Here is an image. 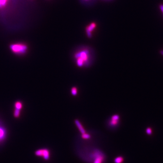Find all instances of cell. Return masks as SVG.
<instances>
[{"label":"cell","instance_id":"cell-1","mask_svg":"<svg viewBox=\"0 0 163 163\" xmlns=\"http://www.w3.org/2000/svg\"><path fill=\"white\" fill-rule=\"evenodd\" d=\"M72 59L78 67L87 68L94 62V53L89 47H81L73 53Z\"/></svg>","mask_w":163,"mask_h":163},{"label":"cell","instance_id":"cell-2","mask_svg":"<svg viewBox=\"0 0 163 163\" xmlns=\"http://www.w3.org/2000/svg\"><path fill=\"white\" fill-rule=\"evenodd\" d=\"M10 49L15 54L22 56L27 53L28 48L27 45L25 44L15 43L10 45Z\"/></svg>","mask_w":163,"mask_h":163},{"label":"cell","instance_id":"cell-3","mask_svg":"<svg viewBox=\"0 0 163 163\" xmlns=\"http://www.w3.org/2000/svg\"><path fill=\"white\" fill-rule=\"evenodd\" d=\"M92 154V163H103L105 159L104 154L101 151L95 150Z\"/></svg>","mask_w":163,"mask_h":163},{"label":"cell","instance_id":"cell-4","mask_svg":"<svg viewBox=\"0 0 163 163\" xmlns=\"http://www.w3.org/2000/svg\"><path fill=\"white\" fill-rule=\"evenodd\" d=\"M35 154L36 156L41 157L44 160L47 161L50 159V151L46 148L39 149L35 151Z\"/></svg>","mask_w":163,"mask_h":163},{"label":"cell","instance_id":"cell-5","mask_svg":"<svg viewBox=\"0 0 163 163\" xmlns=\"http://www.w3.org/2000/svg\"><path fill=\"white\" fill-rule=\"evenodd\" d=\"M23 107V103L20 101H17L14 104V116L16 118H19L20 115V112Z\"/></svg>","mask_w":163,"mask_h":163},{"label":"cell","instance_id":"cell-6","mask_svg":"<svg viewBox=\"0 0 163 163\" xmlns=\"http://www.w3.org/2000/svg\"><path fill=\"white\" fill-rule=\"evenodd\" d=\"M120 117L119 115L115 114L110 117L108 125L111 127H116L119 124Z\"/></svg>","mask_w":163,"mask_h":163},{"label":"cell","instance_id":"cell-7","mask_svg":"<svg viewBox=\"0 0 163 163\" xmlns=\"http://www.w3.org/2000/svg\"><path fill=\"white\" fill-rule=\"evenodd\" d=\"M7 137L6 129L0 124V144L3 143Z\"/></svg>","mask_w":163,"mask_h":163},{"label":"cell","instance_id":"cell-8","mask_svg":"<svg viewBox=\"0 0 163 163\" xmlns=\"http://www.w3.org/2000/svg\"><path fill=\"white\" fill-rule=\"evenodd\" d=\"M96 27V24L95 23H91L89 25H88L86 28V32L87 35L89 37H92V33L94 31V29Z\"/></svg>","mask_w":163,"mask_h":163},{"label":"cell","instance_id":"cell-9","mask_svg":"<svg viewBox=\"0 0 163 163\" xmlns=\"http://www.w3.org/2000/svg\"><path fill=\"white\" fill-rule=\"evenodd\" d=\"M75 123L82 134L86 133V131H85V130L84 128V127L82 125L81 122H80L78 120H75Z\"/></svg>","mask_w":163,"mask_h":163},{"label":"cell","instance_id":"cell-10","mask_svg":"<svg viewBox=\"0 0 163 163\" xmlns=\"http://www.w3.org/2000/svg\"><path fill=\"white\" fill-rule=\"evenodd\" d=\"M71 92L72 96H76L78 93V89L75 87H73L71 89Z\"/></svg>","mask_w":163,"mask_h":163},{"label":"cell","instance_id":"cell-11","mask_svg":"<svg viewBox=\"0 0 163 163\" xmlns=\"http://www.w3.org/2000/svg\"><path fill=\"white\" fill-rule=\"evenodd\" d=\"M124 159L122 156L117 157L114 160V162L115 163H122Z\"/></svg>","mask_w":163,"mask_h":163},{"label":"cell","instance_id":"cell-12","mask_svg":"<svg viewBox=\"0 0 163 163\" xmlns=\"http://www.w3.org/2000/svg\"><path fill=\"white\" fill-rule=\"evenodd\" d=\"M82 138L83 139H85V140H88V139H89L90 138H91V135H89V134L88 133H85L84 134H82Z\"/></svg>","mask_w":163,"mask_h":163},{"label":"cell","instance_id":"cell-13","mask_svg":"<svg viewBox=\"0 0 163 163\" xmlns=\"http://www.w3.org/2000/svg\"><path fill=\"white\" fill-rule=\"evenodd\" d=\"M7 0H0V8L2 6H5Z\"/></svg>","mask_w":163,"mask_h":163},{"label":"cell","instance_id":"cell-14","mask_svg":"<svg viewBox=\"0 0 163 163\" xmlns=\"http://www.w3.org/2000/svg\"><path fill=\"white\" fill-rule=\"evenodd\" d=\"M146 132L148 135H151L152 133V130L150 127H148L146 129Z\"/></svg>","mask_w":163,"mask_h":163},{"label":"cell","instance_id":"cell-15","mask_svg":"<svg viewBox=\"0 0 163 163\" xmlns=\"http://www.w3.org/2000/svg\"><path fill=\"white\" fill-rule=\"evenodd\" d=\"M160 9L163 12V5H161L160 6Z\"/></svg>","mask_w":163,"mask_h":163},{"label":"cell","instance_id":"cell-16","mask_svg":"<svg viewBox=\"0 0 163 163\" xmlns=\"http://www.w3.org/2000/svg\"><path fill=\"white\" fill-rule=\"evenodd\" d=\"M160 54L162 55H163V50H160Z\"/></svg>","mask_w":163,"mask_h":163}]
</instances>
